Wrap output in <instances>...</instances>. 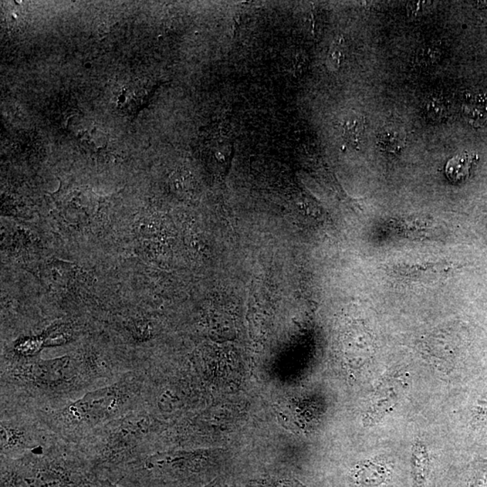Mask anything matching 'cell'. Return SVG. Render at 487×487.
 Segmentation results:
<instances>
[{"label":"cell","mask_w":487,"mask_h":487,"mask_svg":"<svg viewBox=\"0 0 487 487\" xmlns=\"http://www.w3.org/2000/svg\"><path fill=\"white\" fill-rule=\"evenodd\" d=\"M131 371L120 357L91 345L51 360H2L0 408L38 412L62 407Z\"/></svg>","instance_id":"6da1fadb"},{"label":"cell","mask_w":487,"mask_h":487,"mask_svg":"<svg viewBox=\"0 0 487 487\" xmlns=\"http://www.w3.org/2000/svg\"><path fill=\"white\" fill-rule=\"evenodd\" d=\"M342 58V47H341L340 43H337L336 45L333 46L332 48L330 49L329 57H328V63L330 64L331 69H337V68L340 67Z\"/></svg>","instance_id":"4fadbf2b"},{"label":"cell","mask_w":487,"mask_h":487,"mask_svg":"<svg viewBox=\"0 0 487 487\" xmlns=\"http://www.w3.org/2000/svg\"><path fill=\"white\" fill-rule=\"evenodd\" d=\"M365 120L358 114H350L342 125L344 140L354 147H360L365 135Z\"/></svg>","instance_id":"ba28073f"},{"label":"cell","mask_w":487,"mask_h":487,"mask_svg":"<svg viewBox=\"0 0 487 487\" xmlns=\"http://www.w3.org/2000/svg\"><path fill=\"white\" fill-rule=\"evenodd\" d=\"M425 113L429 120L435 122L445 120L449 113L448 99L442 95L435 94L429 97L425 103Z\"/></svg>","instance_id":"9c48e42d"},{"label":"cell","mask_w":487,"mask_h":487,"mask_svg":"<svg viewBox=\"0 0 487 487\" xmlns=\"http://www.w3.org/2000/svg\"><path fill=\"white\" fill-rule=\"evenodd\" d=\"M88 487H123L120 485H117V483H114L111 481L110 479L107 478H99L95 481L93 485L88 486ZM204 487H216L214 485V482H212L211 483H209V486H206Z\"/></svg>","instance_id":"9a60e30c"},{"label":"cell","mask_w":487,"mask_h":487,"mask_svg":"<svg viewBox=\"0 0 487 487\" xmlns=\"http://www.w3.org/2000/svg\"><path fill=\"white\" fill-rule=\"evenodd\" d=\"M145 378V370L131 371L62 407L33 412L63 441L78 445L96 429L144 406Z\"/></svg>","instance_id":"7a4b0ae2"},{"label":"cell","mask_w":487,"mask_h":487,"mask_svg":"<svg viewBox=\"0 0 487 487\" xmlns=\"http://www.w3.org/2000/svg\"><path fill=\"white\" fill-rule=\"evenodd\" d=\"M428 455L426 449L421 444L415 446L414 452V478L416 485L421 486L428 473Z\"/></svg>","instance_id":"8fae6325"},{"label":"cell","mask_w":487,"mask_h":487,"mask_svg":"<svg viewBox=\"0 0 487 487\" xmlns=\"http://www.w3.org/2000/svg\"><path fill=\"white\" fill-rule=\"evenodd\" d=\"M463 111L470 124L482 125L487 121V105L482 99L473 98L466 100Z\"/></svg>","instance_id":"30bf717a"},{"label":"cell","mask_w":487,"mask_h":487,"mask_svg":"<svg viewBox=\"0 0 487 487\" xmlns=\"http://www.w3.org/2000/svg\"><path fill=\"white\" fill-rule=\"evenodd\" d=\"M406 141L404 128L397 124H388L378 137V144L389 154H397L404 148Z\"/></svg>","instance_id":"8992f818"},{"label":"cell","mask_w":487,"mask_h":487,"mask_svg":"<svg viewBox=\"0 0 487 487\" xmlns=\"http://www.w3.org/2000/svg\"><path fill=\"white\" fill-rule=\"evenodd\" d=\"M97 479L78 446L60 438L21 458L1 460V487H88Z\"/></svg>","instance_id":"277c9868"},{"label":"cell","mask_w":487,"mask_h":487,"mask_svg":"<svg viewBox=\"0 0 487 487\" xmlns=\"http://www.w3.org/2000/svg\"><path fill=\"white\" fill-rule=\"evenodd\" d=\"M251 487H306L295 479L270 478L252 482Z\"/></svg>","instance_id":"7c38bea8"},{"label":"cell","mask_w":487,"mask_h":487,"mask_svg":"<svg viewBox=\"0 0 487 487\" xmlns=\"http://www.w3.org/2000/svg\"><path fill=\"white\" fill-rule=\"evenodd\" d=\"M478 411L480 415L487 414V392L485 397L478 402Z\"/></svg>","instance_id":"2e32d148"},{"label":"cell","mask_w":487,"mask_h":487,"mask_svg":"<svg viewBox=\"0 0 487 487\" xmlns=\"http://www.w3.org/2000/svg\"><path fill=\"white\" fill-rule=\"evenodd\" d=\"M59 439L36 412L0 408V459L21 458Z\"/></svg>","instance_id":"5b68a950"},{"label":"cell","mask_w":487,"mask_h":487,"mask_svg":"<svg viewBox=\"0 0 487 487\" xmlns=\"http://www.w3.org/2000/svg\"><path fill=\"white\" fill-rule=\"evenodd\" d=\"M431 2H410L408 4V11L412 15L419 16L427 11L428 8L431 6Z\"/></svg>","instance_id":"5bb4252c"},{"label":"cell","mask_w":487,"mask_h":487,"mask_svg":"<svg viewBox=\"0 0 487 487\" xmlns=\"http://www.w3.org/2000/svg\"><path fill=\"white\" fill-rule=\"evenodd\" d=\"M476 155L462 153L452 157L446 162L445 172L446 177L452 182H460L466 180L470 174Z\"/></svg>","instance_id":"52a82bcc"},{"label":"cell","mask_w":487,"mask_h":487,"mask_svg":"<svg viewBox=\"0 0 487 487\" xmlns=\"http://www.w3.org/2000/svg\"><path fill=\"white\" fill-rule=\"evenodd\" d=\"M164 424L142 406L96 429L78 444L98 478L110 479L125 466L159 451Z\"/></svg>","instance_id":"3957f363"}]
</instances>
